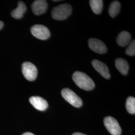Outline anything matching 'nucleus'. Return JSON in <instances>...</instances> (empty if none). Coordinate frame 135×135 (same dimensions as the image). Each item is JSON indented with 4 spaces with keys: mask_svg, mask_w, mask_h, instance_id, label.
Wrapping results in <instances>:
<instances>
[{
    "mask_svg": "<svg viewBox=\"0 0 135 135\" xmlns=\"http://www.w3.org/2000/svg\"><path fill=\"white\" fill-rule=\"evenodd\" d=\"M115 66L118 70L123 75H126L128 71L129 66L128 62L123 58H118L115 60Z\"/></svg>",
    "mask_w": 135,
    "mask_h": 135,
    "instance_id": "nucleus-12",
    "label": "nucleus"
},
{
    "mask_svg": "<svg viewBox=\"0 0 135 135\" xmlns=\"http://www.w3.org/2000/svg\"><path fill=\"white\" fill-rule=\"evenodd\" d=\"M22 135H35L33 134V133H30V132H26V133H25Z\"/></svg>",
    "mask_w": 135,
    "mask_h": 135,
    "instance_id": "nucleus-19",
    "label": "nucleus"
},
{
    "mask_svg": "<svg viewBox=\"0 0 135 135\" xmlns=\"http://www.w3.org/2000/svg\"><path fill=\"white\" fill-rule=\"evenodd\" d=\"M4 27V23L2 21H0V30L3 29Z\"/></svg>",
    "mask_w": 135,
    "mask_h": 135,
    "instance_id": "nucleus-18",
    "label": "nucleus"
},
{
    "mask_svg": "<svg viewBox=\"0 0 135 135\" xmlns=\"http://www.w3.org/2000/svg\"><path fill=\"white\" fill-rule=\"evenodd\" d=\"M89 3L92 11L96 14L101 13L103 7V2L102 0H91Z\"/></svg>",
    "mask_w": 135,
    "mask_h": 135,
    "instance_id": "nucleus-15",
    "label": "nucleus"
},
{
    "mask_svg": "<svg viewBox=\"0 0 135 135\" xmlns=\"http://www.w3.org/2000/svg\"><path fill=\"white\" fill-rule=\"evenodd\" d=\"M131 40V34L127 31H123L117 37V43L119 46L124 47L130 44Z\"/></svg>",
    "mask_w": 135,
    "mask_h": 135,
    "instance_id": "nucleus-11",
    "label": "nucleus"
},
{
    "mask_svg": "<svg viewBox=\"0 0 135 135\" xmlns=\"http://www.w3.org/2000/svg\"><path fill=\"white\" fill-rule=\"evenodd\" d=\"M126 107L127 111L131 114L135 113V98L133 97H129L126 101Z\"/></svg>",
    "mask_w": 135,
    "mask_h": 135,
    "instance_id": "nucleus-16",
    "label": "nucleus"
},
{
    "mask_svg": "<svg viewBox=\"0 0 135 135\" xmlns=\"http://www.w3.org/2000/svg\"><path fill=\"white\" fill-rule=\"evenodd\" d=\"M29 101L35 108L39 111H45L48 107L47 101L40 97H31L29 99Z\"/></svg>",
    "mask_w": 135,
    "mask_h": 135,
    "instance_id": "nucleus-9",
    "label": "nucleus"
},
{
    "mask_svg": "<svg viewBox=\"0 0 135 135\" xmlns=\"http://www.w3.org/2000/svg\"><path fill=\"white\" fill-rule=\"evenodd\" d=\"M48 4L46 1L37 0L32 5V10L34 14L40 15L43 14L47 10Z\"/></svg>",
    "mask_w": 135,
    "mask_h": 135,
    "instance_id": "nucleus-10",
    "label": "nucleus"
},
{
    "mask_svg": "<svg viewBox=\"0 0 135 135\" xmlns=\"http://www.w3.org/2000/svg\"><path fill=\"white\" fill-rule=\"evenodd\" d=\"M121 9V4L119 2L115 1L112 2L109 8V14L111 17L114 18L119 13Z\"/></svg>",
    "mask_w": 135,
    "mask_h": 135,
    "instance_id": "nucleus-14",
    "label": "nucleus"
},
{
    "mask_svg": "<svg viewBox=\"0 0 135 135\" xmlns=\"http://www.w3.org/2000/svg\"><path fill=\"white\" fill-rule=\"evenodd\" d=\"M31 32L35 37L45 40L50 36V32L48 28L42 25H35L31 28Z\"/></svg>",
    "mask_w": 135,
    "mask_h": 135,
    "instance_id": "nucleus-6",
    "label": "nucleus"
},
{
    "mask_svg": "<svg viewBox=\"0 0 135 135\" xmlns=\"http://www.w3.org/2000/svg\"><path fill=\"white\" fill-rule=\"evenodd\" d=\"M72 12V6L68 4H64L54 7L52 11V17L56 20L67 19Z\"/></svg>",
    "mask_w": 135,
    "mask_h": 135,
    "instance_id": "nucleus-2",
    "label": "nucleus"
},
{
    "mask_svg": "<svg viewBox=\"0 0 135 135\" xmlns=\"http://www.w3.org/2000/svg\"><path fill=\"white\" fill-rule=\"evenodd\" d=\"M88 44L89 48L96 53L103 54L106 53L107 51L106 46L100 40L91 38L89 40Z\"/></svg>",
    "mask_w": 135,
    "mask_h": 135,
    "instance_id": "nucleus-7",
    "label": "nucleus"
},
{
    "mask_svg": "<svg viewBox=\"0 0 135 135\" xmlns=\"http://www.w3.org/2000/svg\"><path fill=\"white\" fill-rule=\"evenodd\" d=\"M26 11L27 7L25 4L23 2L19 1L17 8L11 12V16L16 19H20L23 17Z\"/></svg>",
    "mask_w": 135,
    "mask_h": 135,
    "instance_id": "nucleus-13",
    "label": "nucleus"
},
{
    "mask_svg": "<svg viewBox=\"0 0 135 135\" xmlns=\"http://www.w3.org/2000/svg\"><path fill=\"white\" fill-rule=\"evenodd\" d=\"M72 135H86L85 134H82L81 133H74Z\"/></svg>",
    "mask_w": 135,
    "mask_h": 135,
    "instance_id": "nucleus-20",
    "label": "nucleus"
},
{
    "mask_svg": "<svg viewBox=\"0 0 135 135\" xmlns=\"http://www.w3.org/2000/svg\"><path fill=\"white\" fill-rule=\"evenodd\" d=\"M92 66L101 76L107 79L110 78L109 70L106 65L98 60H94L92 62Z\"/></svg>",
    "mask_w": 135,
    "mask_h": 135,
    "instance_id": "nucleus-8",
    "label": "nucleus"
},
{
    "mask_svg": "<svg viewBox=\"0 0 135 135\" xmlns=\"http://www.w3.org/2000/svg\"><path fill=\"white\" fill-rule=\"evenodd\" d=\"M61 94L64 99L73 106L77 108L82 106L83 102L81 99L72 90L68 88L64 89Z\"/></svg>",
    "mask_w": 135,
    "mask_h": 135,
    "instance_id": "nucleus-3",
    "label": "nucleus"
},
{
    "mask_svg": "<svg viewBox=\"0 0 135 135\" xmlns=\"http://www.w3.org/2000/svg\"><path fill=\"white\" fill-rule=\"evenodd\" d=\"M126 54L130 56H135V41L134 40L131 43L129 44L128 48L126 50Z\"/></svg>",
    "mask_w": 135,
    "mask_h": 135,
    "instance_id": "nucleus-17",
    "label": "nucleus"
},
{
    "mask_svg": "<svg viewBox=\"0 0 135 135\" xmlns=\"http://www.w3.org/2000/svg\"><path fill=\"white\" fill-rule=\"evenodd\" d=\"M22 71L25 78L29 81H33L37 77V68L33 64L26 62L22 64Z\"/></svg>",
    "mask_w": 135,
    "mask_h": 135,
    "instance_id": "nucleus-4",
    "label": "nucleus"
},
{
    "mask_svg": "<svg viewBox=\"0 0 135 135\" xmlns=\"http://www.w3.org/2000/svg\"><path fill=\"white\" fill-rule=\"evenodd\" d=\"M104 125L111 135H120L122 133L121 127L118 121L112 117H106L104 120Z\"/></svg>",
    "mask_w": 135,
    "mask_h": 135,
    "instance_id": "nucleus-5",
    "label": "nucleus"
},
{
    "mask_svg": "<svg viewBox=\"0 0 135 135\" xmlns=\"http://www.w3.org/2000/svg\"><path fill=\"white\" fill-rule=\"evenodd\" d=\"M73 80L77 86L86 91H90L95 88V83L87 74L77 71L73 75Z\"/></svg>",
    "mask_w": 135,
    "mask_h": 135,
    "instance_id": "nucleus-1",
    "label": "nucleus"
}]
</instances>
